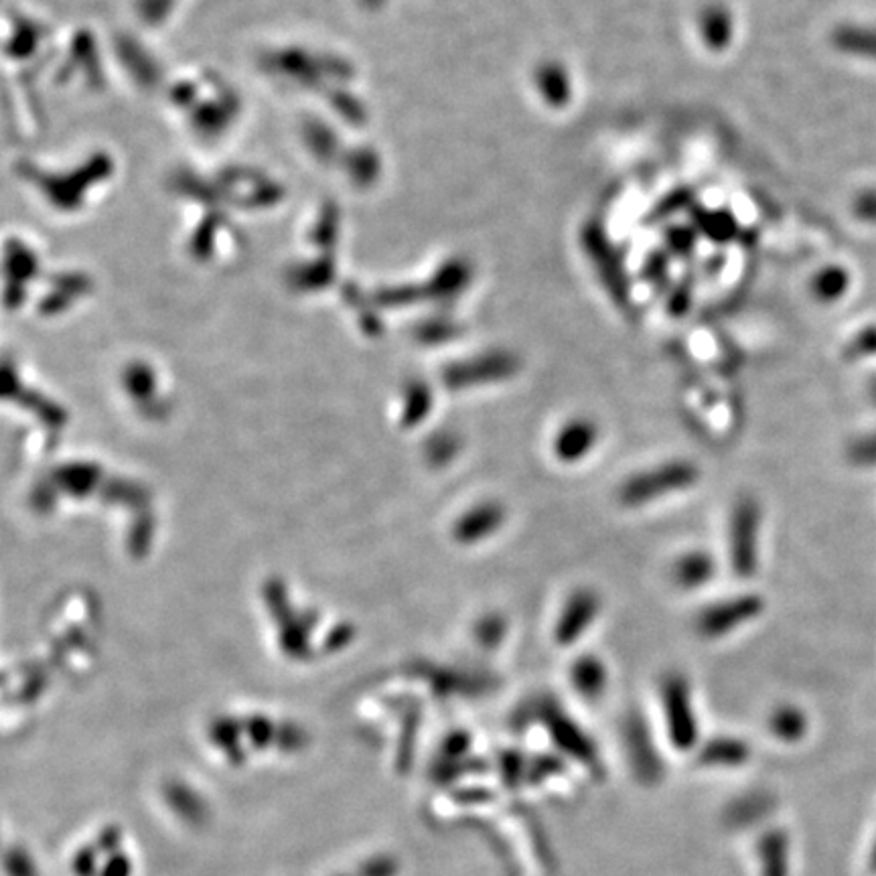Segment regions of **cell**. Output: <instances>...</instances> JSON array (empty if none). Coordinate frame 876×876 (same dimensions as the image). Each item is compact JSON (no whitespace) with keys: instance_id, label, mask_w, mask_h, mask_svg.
Wrapping results in <instances>:
<instances>
[{"instance_id":"2","label":"cell","mask_w":876,"mask_h":876,"mask_svg":"<svg viewBox=\"0 0 876 876\" xmlns=\"http://www.w3.org/2000/svg\"><path fill=\"white\" fill-rule=\"evenodd\" d=\"M761 511L755 499H741L730 518V536H728V556L733 562V570L749 578L757 570V546H759V524Z\"/></svg>"},{"instance_id":"10","label":"cell","mask_w":876,"mask_h":876,"mask_svg":"<svg viewBox=\"0 0 876 876\" xmlns=\"http://www.w3.org/2000/svg\"><path fill=\"white\" fill-rule=\"evenodd\" d=\"M572 684L584 696H599L607 684L605 664L593 655H582L572 666Z\"/></svg>"},{"instance_id":"9","label":"cell","mask_w":876,"mask_h":876,"mask_svg":"<svg viewBox=\"0 0 876 876\" xmlns=\"http://www.w3.org/2000/svg\"><path fill=\"white\" fill-rule=\"evenodd\" d=\"M163 797L171 812L189 826H201L207 820V803L189 785L173 781L165 785Z\"/></svg>"},{"instance_id":"11","label":"cell","mask_w":876,"mask_h":876,"mask_svg":"<svg viewBox=\"0 0 876 876\" xmlns=\"http://www.w3.org/2000/svg\"><path fill=\"white\" fill-rule=\"evenodd\" d=\"M505 374H509V368L505 365V361H489L487 365L473 363V365H463V368H453L447 374V382L453 388H465V386H473V384L499 380Z\"/></svg>"},{"instance_id":"7","label":"cell","mask_w":876,"mask_h":876,"mask_svg":"<svg viewBox=\"0 0 876 876\" xmlns=\"http://www.w3.org/2000/svg\"><path fill=\"white\" fill-rule=\"evenodd\" d=\"M664 702L670 714L672 733L678 741L688 743L694 735V722L690 710V692L688 684L680 676H670L664 684Z\"/></svg>"},{"instance_id":"8","label":"cell","mask_w":876,"mask_h":876,"mask_svg":"<svg viewBox=\"0 0 876 876\" xmlns=\"http://www.w3.org/2000/svg\"><path fill=\"white\" fill-rule=\"evenodd\" d=\"M714 574H716L714 558L704 550H692L680 556L672 570L674 582L684 591L702 589Z\"/></svg>"},{"instance_id":"16","label":"cell","mask_w":876,"mask_h":876,"mask_svg":"<svg viewBox=\"0 0 876 876\" xmlns=\"http://www.w3.org/2000/svg\"><path fill=\"white\" fill-rule=\"evenodd\" d=\"M98 854H100V850L96 848V844L82 846L76 852V856H73V862H71L73 874L76 876H98L100 868H102V866H98Z\"/></svg>"},{"instance_id":"20","label":"cell","mask_w":876,"mask_h":876,"mask_svg":"<svg viewBox=\"0 0 876 876\" xmlns=\"http://www.w3.org/2000/svg\"><path fill=\"white\" fill-rule=\"evenodd\" d=\"M497 623V619H489V621H485V623H481V627L477 629V633H479V637L483 639V641H487V643H493V641H497L499 637H501V627H493Z\"/></svg>"},{"instance_id":"1","label":"cell","mask_w":876,"mask_h":876,"mask_svg":"<svg viewBox=\"0 0 876 876\" xmlns=\"http://www.w3.org/2000/svg\"><path fill=\"white\" fill-rule=\"evenodd\" d=\"M698 477L700 473L692 463L670 461L627 479L619 491V499L629 507L645 505L647 501L690 489Z\"/></svg>"},{"instance_id":"13","label":"cell","mask_w":876,"mask_h":876,"mask_svg":"<svg viewBox=\"0 0 876 876\" xmlns=\"http://www.w3.org/2000/svg\"><path fill=\"white\" fill-rule=\"evenodd\" d=\"M3 868L7 876H37L33 858L21 848H13L3 856Z\"/></svg>"},{"instance_id":"12","label":"cell","mask_w":876,"mask_h":876,"mask_svg":"<svg viewBox=\"0 0 876 876\" xmlns=\"http://www.w3.org/2000/svg\"><path fill=\"white\" fill-rule=\"evenodd\" d=\"M430 410H432V398L428 388L424 384H416L408 388L404 412H402V424L406 428H414L430 414Z\"/></svg>"},{"instance_id":"6","label":"cell","mask_w":876,"mask_h":876,"mask_svg":"<svg viewBox=\"0 0 876 876\" xmlns=\"http://www.w3.org/2000/svg\"><path fill=\"white\" fill-rule=\"evenodd\" d=\"M597 441V424L587 418H574L558 430L554 441V455L562 463H578L595 449Z\"/></svg>"},{"instance_id":"14","label":"cell","mask_w":876,"mask_h":876,"mask_svg":"<svg viewBox=\"0 0 876 876\" xmlns=\"http://www.w3.org/2000/svg\"><path fill=\"white\" fill-rule=\"evenodd\" d=\"M426 453L432 459V463L443 465L455 457L457 438L453 434H436V436H432V441L426 445Z\"/></svg>"},{"instance_id":"4","label":"cell","mask_w":876,"mask_h":876,"mask_svg":"<svg viewBox=\"0 0 876 876\" xmlns=\"http://www.w3.org/2000/svg\"><path fill=\"white\" fill-rule=\"evenodd\" d=\"M601 603L599 597L589 591V589H580L576 593H572L558 617L556 629H554V637L558 645H572L576 643L587 629L595 623L597 615H599Z\"/></svg>"},{"instance_id":"17","label":"cell","mask_w":876,"mask_h":876,"mask_svg":"<svg viewBox=\"0 0 876 876\" xmlns=\"http://www.w3.org/2000/svg\"><path fill=\"white\" fill-rule=\"evenodd\" d=\"M850 459L856 465L874 467L876 465V434H868L858 438V441L850 447Z\"/></svg>"},{"instance_id":"18","label":"cell","mask_w":876,"mask_h":876,"mask_svg":"<svg viewBox=\"0 0 876 876\" xmlns=\"http://www.w3.org/2000/svg\"><path fill=\"white\" fill-rule=\"evenodd\" d=\"M98 876H132V860L122 852L110 854Z\"/></svg>"},{"instance_id":"3","label":"cell","mask_w":876,"mask_h":876,"mask_svg":"<svg viewBox=\"0 0 876 876\" xmlns=\"http://www.w3.org/2000/svg\"><path fill=\"white\" fill-rule=\"evenodd\" d=\"M763 609L765 603L757 595H741V597L726 599L722 603L704 609V613L698 619V631L710 639L724 637L730 631H735L737 627L759 617Z\"/></svg>"},{"instance_id":"5","label":"cell","mask_w":876,"mask_h":876,"mask_svg":"<svg viewBox=\"0 0 876 876\" xmlns=\"http://www.w3.org/2000/svg\"><path fill=\"white\" fill-rule=\"evenodd\" d=\"M503 524H505V509L499 503L495 501L479 503L469 511H465V514L455 522L453 538L463 546L479 544L491 538Z\"/></svg>"},{"instance_id":"19","label":"cell","mask_w":876,"mask_h":876,"mask_svg":"<svg viewBox=\"0 0 876 876\" xmlns=\"http://www.w3.org/2000/svg\"><path fill=\"white\" fill-rule=\"evenodd\" d=\"M120 844H122V830L118 826H106L100 834H98V842L96 848L102 854H116L120 852Z\"/></svg>"},{"instance_id":"15","label":"cell","mask_w":876,"mask_h":876,"mask_svg":"<svg viewBox=\"0 0 876 876\" xmlns=\"http://www.w3.org/2000/svg\"><path fill=\"white\" fill-rule=\"evenodd\" d=\"M773 728L781 737H787V739L799 737L801 730H803V716L795 708H781L773 718Z\"/></svg>"}]
</instances>
